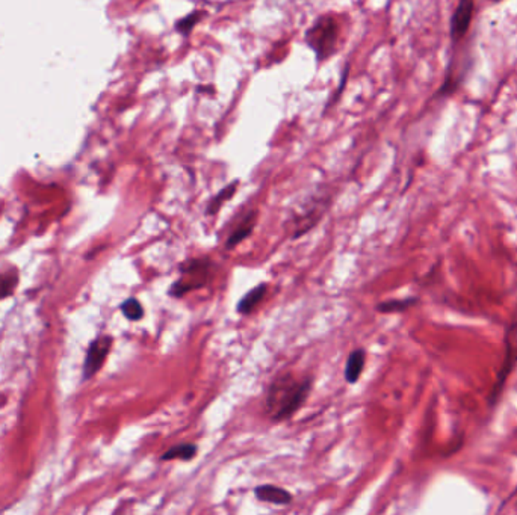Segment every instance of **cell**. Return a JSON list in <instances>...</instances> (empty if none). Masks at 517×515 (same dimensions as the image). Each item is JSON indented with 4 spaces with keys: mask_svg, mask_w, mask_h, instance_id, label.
<instances>
[{
    "mask_svg": "<svg viewBox=\"0 0 517 515\" xmlns=\"http://www.w3.org/2000/svg\"><path fill=\"white\" fill-rule=\"evenodd\" d=\"M256 219H257L256 212H250V214H247V216L241 221L235 230L229 234L227 241H225V250H229V251L235 250L239 243H242L247 238H250L256 227Z\"/></svg>",
    "mask_w": 517,
    "mask_h": 515,
    "instance_id": "obj_6",
    "label": "cell"
},
{
    "mask_svg": "<svg viewBox=\"0 0 517 515\" xmlns=\"http://www.w3.org/2000/svg\"><path fill=\"white\" fill-rule=\"evenodd\" d=\"M236 189H238V182H233L229 186H225L223 191L218 192L211 200V203H209V206L206 209V215H216L218 212H220V209L223 207V204L227 203L233 195H235Z\"/></svg>",
    "mask_w": 517,
    "mask_h": 515,
    "instance_id": "obj_11",
    "label": "cell"
},
{
    "mask_svg": "<svg viewBox=\"0 0 517 515\" xmlns=\"http://www.w3.org/2000/svg\"><path fill=\"white\" fill-rule=\"evenodd\" d=\"M313 386L310 377L297 378L294 373H280L272 380L266 395V413L272 422L290 419L309 397Z\"/></svg>",
    "mask_w": 517,
    "mask_h": 515,
    "instance_id": "obj_1",
    "label": "cell"
},
{
    "mask_svg": "<svg viewBox=\"0 0 517 515\" xmlns=\"http://www.w3.org/2000/svg\"><path fill=\"white\" fill-rule=\"evenodd\" d=\"M15 283H17V277H6V278H0V298H5L12 293Z\"/></svg>",
    "mask_w": 517,
    "mask_h": 515,
    "instance_id": "obj_14",
    "label": "cell"
},
{
    "mask_svg": "<svg viewBox=\"0 0 517 515\" xmlns=\"http://www.w3.org/2000/svg\"><path fill=\"white\" fill-rule=\"evenodd\" d=\"M266 292H268V284H257L256 288H253L250 292H247L244 297H242L238 302L236 310L239 315H250L253 313L256 307L261 304L263 298L266 297Z\"/></svg>",
    "mask_w": 517,
    "mask_h": 515,
    "instance_id": "obj_9",
    "label": "cell"
},
{
    "mask_svg": "<svg viewBox=\"0 0 517 515\" xmlns=\"http://www.w3.org/2000/svg\"><path fill=\"white\" fill-rule=\"evenodd\" d=\"M417 302V298H407V299H392L386 302H379L375 307L377 312L379 313H401L406 312L411 306H415Z\"/></svg>",
    "mask_w": 517,
    "mask_h": 515,
    "instance_id": "obj_12",
    "label": "cell"
},
{
    "mask_svg": "<svg viewBox=\"0 0 517 515\" xmlns=\"http://www.w3.org/2000/svg\"><path fill=\"white\" fill-rule=\"evenodd\" d=\"M198 447L197 444L192 443H180L173 447H169L165 453L160 455L162 461H173V460H180V461H191L197 456Z\"/></svg>",
    "mask_w": 517,
    "mask_h": 515,
    "instance_id": "obj_10",
    "label": "cell"
},
{
    "mask_svg": "<svg viewBox=\"0 0 517 515\" xmlns=\"http://www.w3.org/2000/svg\"><path fill=\"white\" fill-rule=\"evenodd\" d=\"M254 496L258 498L261 502L266 503H272V505H289L292 502V494H290L288 489L280 488L276 485H261L254 488Z\"/></svg>",
    "mask_w": 517,
    "mask_h": 515,
    "instance_id": "obj_7",
    "label": "cell"
},
{
    "mask_svg": "<svg viewBox=\"0 0 517 515\" xmlns=\"http://www.w3.org/2000/svg\"><path fill=\"white\" fill-rule=\"evenodd\" d=\"M307 43L317 52L319 59H326L335 50L337 41V24L331 17L321 19L307 32Z\"/></svg>",
    "mask_w": 517,
    "mask_h": 515,
    "instance_id": "obj_3",
    "label": "cell"
},
{
    "mask_svg": "<svg viewBox=\"0 0 517 515\" xmlns=\"http://www.w3.org/2000/svg\"><path fill=\"white\" fill-rule=\"evenodd\" d=\"M494 2H499V0H494Z\"/></svg>",
    "mask_w": 517,
    "mask_h": 515,
    "instance_id": "obj_16",
    "label": "cell"
},
{
    "mask_svg": "<svg viewBox=\"0 0 517 515\" xmlns=\"http://www.w3.org/2000/svg\"><path fill=\"white\" fill-rule=\"evenodd\" d=\"M114 339L111 336H100L90 343L88 348L86 358L84 363V380H91L94 375L102 369V366L106 362V357L109 355L112 349Z\"/></svg>",
    "mask_w": 517,
    "mask_h": 515,
    "instance_id": "obj_4",
    "label": "cell"
},
{
    "mask_svg": "<svg viewBox=\"0 0 517 515\" xmlns=\"http://www.w3.org/2000/svg\"><path fill=\"white\" fill-rule=\"evenodd\" d=\"M197 19H198L197 15H191V17L183 19L182 21H179V24H177V29H180L182 32H188L194 26V23L197 21Z\"/></svg>",
    "mask_w": 517,
    "mask_h": 515,
    "instance_id": "obj_15",
    "label": "cell"
},
{
    "mask_svg": "<svg viewBox=\"0 0 517 515\" xmlns=\"http://www.w3.org/2000/svg\"><path fill=\"white\" fill-rule=\"evenodd\" d=\"M366 364V350L365 349H355L346 358L345 364V380L348 384H355L360 377L361 372L365 369Z\"/></svg>",
    "mask_w": 517,
    "mask_h": 515,
    "instance_id": "obj_8",
    "label": "cell"
},
{
    "mask_svg": "<svg viewBox=\"0 0 517 515\" xmlns=\"http://www.w3.org/2000/svg\"><path fill=\"white\" fill-rule=\"evenodd\" d=\"M473 8L475 0H458L451 20V37L454 39H462L467 34L473 17Z\"/></svg>",
    "mask_w": 517,
    "mask_h": 515,
    "instance_id": "obj_5",
    "label": "cell"
},
{
    "mask_svg": "<svg viewBox=\"0 0 517 515\" xmlns=\"http://www.w3.org/2000/svg\"><path fill=\"white\" fill-rule=\"evenodd\" d=\"M214 261L207 257L189 259L180 265V278L174 281L168 293L173 298H182L189 292L203 289L212 278Z\"/></svg>",
    "mask_w": 517,
    "mask_h": 515,
    "instance_id": "obj_2",
    "label": "cell"
},
{
    "mask_svg": "<svg viewBox=\"0 0 517 515\" xmlns=\"http://www.w3.org/2000/svg\"><path fill=\"white\" fill-rule=\"evenodd\" d=\"M121 313L132 322H138L144 317V307L136 298H129L121 304Z\"/></svg>",
    "mask_w": 517,
    "mask_h": 515,
    "instance_id": "obj_13",
    "label": "cell"
}]
</instances>
